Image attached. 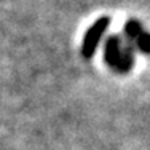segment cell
Listing matches in <instances>:
<instances>
[{
    "label": "cell",
    "mask_w": 150,
    "mask_h": 150,
    "mask_svg": "<svg viewBox=\"0 0 150 150\" xmlns=\"http://www.w3.org/2000/svg\"><path fill=\"white\" fill-rule=\"evenodd\" d=\"M104 61L117 74H128L134 66V48L121 35H110L104 45Z\"/></svg>",
    "instance_id": "1"
},
{
    "label": "cell",
    "mask_w": 150,
    "mask_h": 150,
    "mask_svg": "<svg viewBox=\"0 0 150 150\" xmlns=\"http://www.w3.org/2000/svg\"><path fill=\"white\" fill-rule=\"evenodd\" d=\"M110 26V18L109 16H101L99 19L94 21V24L86 30L83 37V43H81V54L85 59H91L94 56L96 50H98L99 43H101L102 37L107 32Z\"/></svg>",
    "instance_id": "2"
},
{
    "label": "cell",
    "mask_w": 150,
    "mask_h": 150,
    "mask_svg": "<svg viewBox=\"0 0 150 150\" xmlns=\"http://www.w3.org/2000/svg\"><path fill=\"white\" fill-rule=\"evenodd\" d=\"M126 42L134 50H139L144 54H150V32L137 19H128L123 27Z\"/></svg>",
    "instance_id": "3"
}]
</instances>
